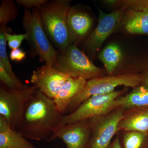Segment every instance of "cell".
Instances as JSON below:
<instances>
[{
  "instance_id": "obj_1",
  "label": "cell",
  "mask_w": 148,
  "mask_h": 148,
  "mask_svg": "<svg viewBox=\"0 0 148 148\" xmlns=\"http://www.w3.org/2000/svg\"><path fill=\"white\" fill-rule=\"evenodd\" d=\"M63 116L53 100L37 90L26 103L15 130L26 139L49 142Z\"/></svg>"
},
{
  "instance_id": "obj_2",
  "label": "cell",
  "mask_w": 148,
  "mask_h": 148,
  "mask_svg": "<svg viewBox=\"0 0 148 148\" xmlns=\"http://www.w3.org/2000/svg\"><path fill=\"white\" fill-rule=\"evenodd\" d=\"M70 8L69 1L56 0L47 2L39 9L44 30L61 53L71 44L67 23Z\"/></svg>"
},
{
  "instance_id": "obj_3",
  "label": "cell",
  "mask_w": 148,
  "mask_h": 148,
  "mask_svg": "<svg viewBox=\"0 0 148 148\" xmlns=\"http://www.w3.org/2000/svg\"><path fill=\"white\" fill-rule=\"evenodd\" d=\"M143 75L135 74L101 77L88 80L83 90L69 103L64 115L73 112L92 96L110 93L121 86L135 88L143 83Z\"/></svg>"
},
{
  "instance_id": "obj_4",
  "label": "cell",
  "mask_w": 148,
  "mask_h": 148,
  "mask_svg": "<svg viewBox=\"0 0 148 148\" xmlns=\"http://www.w3.org/2000/svg\"><path fill=\"white\" fill-rule=\"evenodd\" d=\"M126 90L124 88L108 94L92 96L81 104L73 112L63 116L61 124H72L110 113L121 107L123 103L121 95Z\"/></svg>"
},
{
  "instance_id": "obj_5",
  "label": "cell",
  "mask_w": 148,
  "mask_h": 148,
  "mask_svg": "<svg viewBox=\"0 0 148 148\" xmlns=\"http://www.w3.org/2000/svg\"><path fill=\"white\" fill-rule=\"evenodd\" d=\"M53 68L72 77L90 80L101 77L103 70L95 66L89 58L72 44L57 56Z\"/></svg>"
},
{
  "instance_id": "obj_6",
  "label": "cell",
  "mask_w": 148,
  "mask_h": 148,
  "mask_svg": "<svg viewBox=\"0 0 148 148\" xmlns=\"http://www.w3.org/2000/svg\"><path fill=\"white\" fill-rule=\"evenodd\" d=\"M22 24L32 42L35 51L39 56L41 61L46 65L53 66L57 59V52L48 39L43 27L39 10L32 11L24 10Z\"/></svg>"
},
{
  "instance_id": "obj_7",
  "label": "cell",
  "mask_w": 148,
  "mask_h": 148,
  "mask_svg": "<svg viewBox=\"0 0 148 148\" xmlns=\"http://www.w3.org/2000/svg\"><path fill=\"white\" fill-rule=\"evenodd\" d=\"M38 90L34 86L21 90H12L1 85L0 116L5 118L10 127L15 130L16 124L26 103Z\"/></svg>"
},
{
  "instance_id": "obj_8",
  "label": "cell",
  "mask_w": 148,
  "mask_h": 148,
  "mask_svg": "<svg viewBox=\"0 0 148 148\" xmlns=\"http://www.w3.org/2000/svg\"><path fill=\"white\" fill-rule=\"evenodd\" d=\"M125 111L119 108L103 116L89 119L91 133L90 148H106L118 131L120 122Z\"/></svg>"
},
{
  "instance_id": "obj_9",
  "label": "cell",
  "mask_w": 148,
  "mask_h": 148,
  "mask_svg": "<svg viewBox=\"0 0 148 148\" xmlns=\"http://www.w3.org/2000/svg\"><path fill=\"white\" fill-rule=\"evenodd\" d=\"M90 133L89 119L72 124H61L54 129L49 142L58 138L65 143L66 148H90Z\"/></svg>"
},
{
  "instance_id": "obj_10",
  "label": "cell",
  "mask_w": 148,
  "mask_h": 148,
  "mask_svg": "<svg viewBox=\"0 0 148 148\" xmlns=\"http://www.w3.org/2000/svg\"><path fill=\"white\" fill-rule=\"evenodd\" d=\"M69 77L53 66L45 64L33 72L30 81L38 90L53 100Z\"/></svg>"
},
{
  "instance_id": "obj_11",
  "label": "cell",
  "mask_w": 148,
  "mask_h": 148,
  "mask_svg": "<svg viewBox=\"0 0 148 148\" xmlns=\"http://www.w3.org/2000/svg\"><path fill=\"white\" fill-rule=\"evenodd\" d=\"M98 25L86 41V49L92 52L98 50L106 39L116 30L119 25L121 16V10L106 14L99 10Z\"/></svg>"
},
{
  "instance_id": "obj_12",
  "label": "cell",
  "mask_w": 148,
  "mask_h": 148,
  "mask_svg": "<svg viewBox=\"0 0 148 148\" xmlns=\"http://www.w3.org/2000/svg\"><path fill=\"white\" fill-rule=\"evenodd\" d=\"M123 3L127 9L123 19L125 30L130 34L148 35V11L131 4L127 1Z\"/></svg>"
},
{
  "instance_id": "obj_13",
  "label": "cell",
  "mask_w": 148,
  "mask_h": 148,
  "mask_svg": "<svg viewBox=\"0 0 148 148\" xmlns=\"http://www.w3.org/2000/svg\"><path fill=\"white\" fill-rule=\"evenodd\" d=\"M67 23L71 44H76L87 35L92 26V20L87 13L72 7L68 13Z\"/></svg>"
},
{
  "instance_id": "obj_14",
  "label": "cell",
  "mask_w": 148,
  "mask_h": 148,
  "mask_svg": "<svg viewBox=\"0 0 148 148\" xmlns=\"http://www.w3.org/2000/svg\"><path fill=\"white\" fill-rule=\"evenodd\" d=\"M87 80L81 77H69L53 100L56 108L64 115L71 101L82 91Z\"/></svg>"
},
{
  "instance_id": "obj_15",
  "label": "cell",
  "mask_w": 148,
  "mask_h": 148,
  "mask_svg": "<svg viewBox=\"0 0 148 148\" xmlns=\"http://www.w3.org/2000/svg\"><path fill=\"white\" fill-rule=\"evenodd\" d=\"M120 122L119 130L126 132L137 131L147 133L148 131V107L129 110Z\"/></svg>"
},
{
  "instance_id": "obj_16",
  "label": "cell",
  "mask_w": 148,
  "mask_h": 148,
  "mask_svg": "<svg viewBox=\"0 0 148 148\" xmlns=\"http://www.w3.org/2000/svg\"><path fill=\"white\" fill-rule=\"evenodd\" d=\"M0 116V148H36Z\"/></svg>"
},
{
  "instance_id": "obj_17",
  "label": "cell",
  "mask_w": 148,
  "mask_h": 148,
  "mask_svg": "<svg viewBox=\"0 0 148 148\" xmlns=\"http://www.w3.org/2000/svg\"><path fill=\"white\" fill-rule=\"evenodd\" d=\"M148 107V88L139 85L128 94L123 96V103L120 108L124 111Z\"/></svg>"
},
{
  "instance_id": "obj_18",
  "label": "cell",
  "mask_w": 148,
  "mask_h": 148,
  "mask_svg": "<svg viewBox=\"0 0 148 148\" xmlns=\"http://www.w3.org/2000/svg\"><path fill=\"white\" fill-rule=\"evenodd\" d=\"M99 58L105 66L107 73L112 74L118 67L123 59V53L119 46L111 44L103 49Z\"/></svg>"
},
{
  "instance_id": "obj_19",
  "label": "cell",
  "mask_w": 148,
  "mask_h": 148,
  "mask_svg": "<svg viewBox=\"0 0 148 148\" xmlns=\"http://www.w3.org/2000/svg\"><path fill=\"white\" fill-rule=\"evenodd\" d=\"M17 8L13 1H3L0 7L1 27H6L10 21L15 18L17 14Z\"/></svg>"
},
{
  "instance_id": "obj_20",
  "label": "cell",
  "mask_w": 148,
  "mask_h": 148,
  "mask_svg": "<svg viewBox=\"0 0 148 148\" xmlns=\"http://www.w3.org/2000/svg\"><path fill=\"white\" fill-rule=\"evenodd\" d=\"M0 80L3 84L10 90H23L28 87V86L21 82L17 77H14L7 71L3 64L0 62Z\"/></svg>"
},
{
  "instance_id": "obj_21",
  "label": "cell",
  "mask_w": 148,
  "mask_h": 148,
  "mask_svg": "<svg viewBox=\"0 0 148 148\" xmlns=\"http://www.w3.org/2000/svg\"><path fill=\"white\" fill-rule=\"evenodd\" d=\"M147 133L137 131L126 132L123 137L124 148H140L146 140Z\"/></svg>"
},
{
  "instance_id": "obj_22",
  "label": "cell",
  "mask_w": 148,
  "mask_h": 148,
  "mask_svg": "<svg viewBox=\"0 0 148 148\" xmlns=\"http://www.w3.org/2000/svg\"><path fill=\"white\" fill-rule=\"evenodd\" d=\"M5 27H1L0 32V62L2 63L4 68L7 71L12 75L16 77L14 73L12 67L9 61L8 56L7 53L6 40L4 32Z\"/></svg>"
},
{
  "instance_id": "obj_23",
  "label": "cell",
  "mask_w": 148,
  "mask_h": 148,
  "mask_svg": "<svg viewBox=\"0 0 148 148\" xmlns=\"http://www.w3.org/2000/svg\"><path fill=\"white\" fill-rule=\"evenodd\" d=\"M4 34L8 46L12 49L18 48L24 40H29V36L26 33L20 34L12 35L8 33L5 30Z\"/></svg>"
},
{
  "instance_id": "obj_24",
  "label": "cell",
  "mask_w": 148,
  "mask_h": 148,
  "mask_svg": "<svg viewBox=\"0 0 148 148\" xmlns=\"http://www.w3.org/2000/svg\"><path fill=\"white\" fill-rule=\"evenodd\" d=\"M47 1L46 0H17L16 3L19 5L25 7L26 8L41 7L45 5Z\"/></svg>"
},
{
  "instance_id": "obj_25",
  "label": "cell",
  "mask_w": 148,
  "mask_h": 148,
  "mask_svg": "<svg viewBox=\"0 0 148 148\" xmlns=\"http://www.w3.org/2000/svg\"><path fill=\"white\" fill-rule=\"evenodd\" d=\"M26 56V52L19 48L12 49L10 54L11 60L14 61H22L25 58Z\"/></svg>"
},
{
  "instance_id": "obj_26",
  "label": "cell",
  "mask_w": 148,
  "mask_h": 148,
  "mask_svg": "<svg viewBox=\"0 0 148 148\" xmlns=\"http://www.w3.org/2000/svg\"><path fill=\"white\" fill-rule=\"evenodd\" d=\"M133 5L144 8L148 11V0H138V1H127Z\"/></svg>"
},
{
  "instance_id": "obj_27",
  "label": "cell",
  "mask_w": 148,
  "mask_h": 148,
  "mask_svg": "<svg viewBox=\"0 0 148 148\" xmlns=\"http://www.w3.org/2000/svg\"><path fill=\"white\" fill-rule=\"evenodd\" d=\"M110 148H122L118 136L115 139L113 143L112 144Z\"/></svg>"
},
{
  "instance_id": "obj_28",
  "label": "cell",
  "mask_w": 148,
  "mask_h": 148,
  "mask_svg": "<svg viewBox=\"0 0 148 148\" xmlns=\"http://www.w3.org/2000/svg\"><path fill=\"white\" fill-rule=\"evenodd\" d=\"M143 85L148 88V69L146 71L145 73L143 75Z\"/></svg>"
},
{
  "instance_id": "obj_29",
  "label": "cell",
  "mask_w": 148,
  "mask_h": 148,
  "mask_svg": "<svg viewBox=\"0 0 148 148\" xmlns=\"http://www.w3.org/2000/svg\"><path fill=\"white\" fill-rule=\"evenodd\" d=\"M55 148H61L59 147H56Z\"/></svg>"
}]
</instances>
